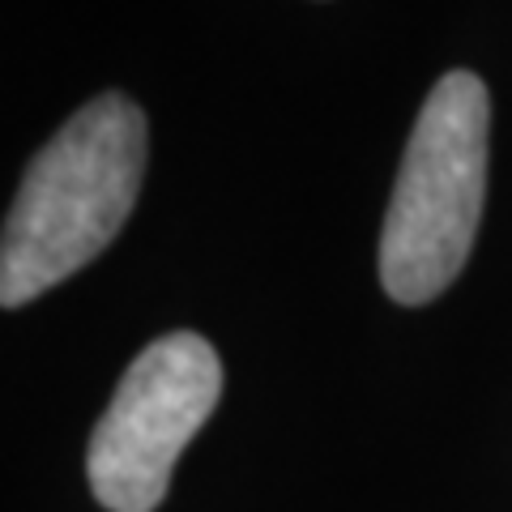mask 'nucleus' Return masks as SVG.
Listing matches in <instances>:
<instances>
[{
  "label": "nucleus",
  "instance_id": "1",
  "mask_svg": "<svg viewBox=\"0 0 512 512\" xmlns=\"http://www.w3.org/2000/svg\"><path fill=\"white\" fill-rule=\"evenodd\" d=\"M146 111L99 94L26 167L0 244V303L22 308L120 235L146 175Z\"/></svg>",
  "mask_w": 512,
  "mask_h": 512
},
{
  "label": "nucleus",
  "instance_id": "2",
  "mask_svg": "<svg viewBox=\"0 0 512 512\" xmlns=\"http://www.w3.org/2000/svg\"><path fill=\"white\" fill-rule=\"evenodd\" d=\"M491 103L474 73H444L414 120L380 235V282L397 303H431L466 269L487 197Z\"/></svg>",
  "mask_w": 512,
  "mask_h": 512
},
{
  "label": "nucleus",
  "instance_id": "3",
  "mask_svg": "<svg viewBox=\"0 0 512 512\" xmlns=\"http://www.w3.org/2000/svg\"><path fill=\"white\" fill-rule=\"evenodd\" d=\"M222 397L218 350L201 333H167L128 363L86 448L90 491L107 512H154L171 470Z\"/></svg>",
  "mask_w": 512,
  "mask_h": 512
}]
</instances>
